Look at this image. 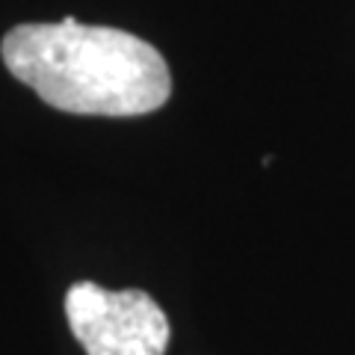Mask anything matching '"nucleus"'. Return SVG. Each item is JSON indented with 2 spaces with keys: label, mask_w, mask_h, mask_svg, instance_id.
<instances>
[{
  "label": "nucleus",
  "mask_w": 355,
  "mask_h": 355,
  "mask_svg": "<svg viewBox=\"0 0 355 355\" xmlns=\"http://www.w3.org/2000/svg\"><path fill=\"white\" fill-rule=\"evenodd\" d=\"M3 62L42 101L77 116H146L172 92L166 60L148 42L77 18L6 33Z\"/></svg>",
  "instance_id": "1"
},
{
  "label": "nucleus",
  "mask_w": 355,
  "mask_h": 355,
  "mask_svg": "<svg viewBox=\"0 0 355 355\" xmlns=\"http://www.w3.org/2000/svg\"><path fill=\"white\" fill-rule=\"evenodd\" d=\"M65 317L86 355H163L169 343V320L142 291L77 282L65 296Z\"/></svg>",
  "instance_id": "2"
}]
</instances>
